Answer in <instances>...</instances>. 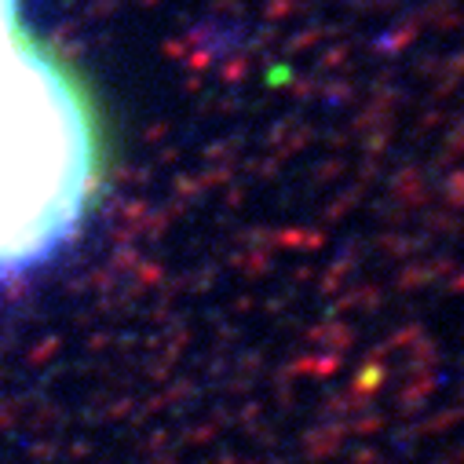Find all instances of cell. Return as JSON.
<instances>
[{"instance_id": "1", "label": "cell", "mask_w": 464, "mask_h": 464, "mask_svg": "<svg viewBox=\"0 0 464 464\" xmlns=\"http://www.w3.org/2000/svg\"><path fill=\"white\" fill-rule=\"evenodd\" d=\"M106 136L77 70L0 0V282L52 260L88 219Z\"/></svg>"}]
</instances>
